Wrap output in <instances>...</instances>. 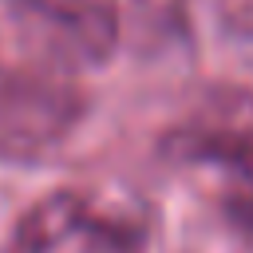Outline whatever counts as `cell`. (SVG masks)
Masks as SVG:
<instances>
[{
  "instance_id": "cell-1",
  "label": "cell",
  "mask_w": 253,
  "mask_h": 253,
  "mask_svg": "<svg viewBox=\"0 0 253 253\" xmlns=\"http://www.w3.org/2000/svg\"><path fill=\"white\" fill-rule=\"evenodd\" d=\"M87 91L55 67H20L0 79V162L51 158L87 119Z\"/></svg>"
},
{
  "instance_id": "cell-2",
  "label": "cell",
  "mask_w": 253,
  "mask_h": 253,
  "mask_svg": "<svg viewBox=\"0 0 253 253\" xmlns=\"http://www.w3.org/2000/svg\"><path fill=\"white\" fill-rule=\"evenodd\" d=\"M8 12L55 71L103 67L123 43L119 0H8Z\"/></svg>"
},
{
  "instance_id": "cell-3",
  "label": "cell",
  "mask_w": 253,
  "mask_h": 253,
  "mask_svg": "<svg viewBox=\"0 0 253 253\" xmlns=\"http://www.w3.org/2000/svg\"><path fill=\"white\" fill-rule=\"evenodd\" d=\"M162 154L186 166H217L229 182L253 178V91L206 87L186 119L166 130Z\"/></svg>"
},
{
  "instance_id": "cell-4",
  "label": "cell",
  "mask_w": 253,
  "mask_h": 253,
  "mask_svg": "<svg viewBox=\"0 0 253 253\" xmlns=\"http://www.w3.org/2000/svg\"><path fill=\"white\" fill-rule=\"evenodd\" d=\"M83 213H87V194L51 190L16 221L8 253H59L63 241L83 233Z\"/></svg>"
},
{
  "instance_id": "cell-5",
  "label": "cell",
  "mask_w": 253,
  "mask_h": 253,
  "mask_svg": "<svg viewBox=\"0 0 253 253\" xmlns=\"http://www.w3.org/2000/svg\"><path fill=\"white\" fill-rule=\"evenodd\" d=\"M123 32L134 36L138 51H162L190 32V0H119Z\"/></svg>"
},
{
  "instance_id": "cell-6",
  "label": "cell",
  "mask_w": 253,
  "mask_h": 253,
  "mask_svg": "<svg viewBox=\"0 0 253 253\" xmlns=\"http://www.w3.org/2000/svg\"><path fill=\"white\" fill-rule=\"evenodd\" d=\"M217 16L221 28L253 51V0H217Z\"/></svg>"
},
{
  "instance_id": "cell-7",
  "label": "cell",
  "mask_w": 253,
  "mask_h": 253,
  "mask_svg": "<svg viewBox=\"0 0 253 253\" xmlns=\"http://www.w3.org/2000/svg\"><path fill=\"white\" fill-rule=\"evenodd\" d=\"M225 213L229 221L253 237V178H237L229 182V194H225Z\"/></svg>"
}]
</instances>
